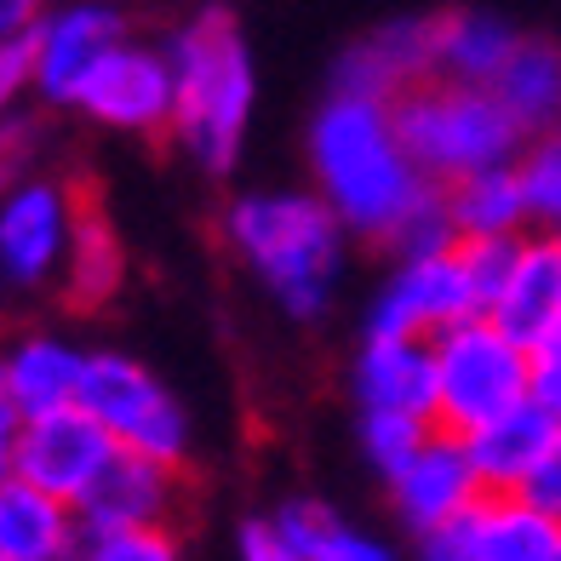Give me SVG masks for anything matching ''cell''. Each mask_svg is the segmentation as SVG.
<instances>
[{
    "label": "cell",
    "instance_id": "6da1fadb",
    "mask_svg": "<svg viewBox=\"0 0 561 561\" xmlns=\"http://www.w3.org/2000/svg\"><path fill=\"white\" fill-rule=\"evenodd\" d=\"M310 178L316 195L333 207V218L355 241H385V247L436 195V184L401 149L390 104L344 92H327V104L310 121Z\"/></svg>",
    "mask_w": 561,
    "mask_h": 561
},
{
    "label": "cell",
    "instance_id": "7a4b0ae2",
    "mask_svg": "<svg viewBox=\"0 0 561 561\" xmlns=\"http://www.w3.org/2000/svg\"><path fill=\"white\" fill-rule=\"evenodd\" d=\"M224 247L293 321L333 310L350 264V229L316 190H247L224 207Z\"/></svg>",
    "mask_w": 561,
    "mask_h": 561
},
{
    "label": "cell",
    "instance_id": "3957f363",
    "mask_svg": "<svg viewBox=\"0 0 561 561\" xmlns=\"http://www.w3.org/2000/svg\"><path fill=\"white\" fill-rule=\"evenodd\" d=\"M172 64V144L201 172H236L252 110H259V64L236 12L207 7L161 41Z\"/></svg>",
    "mask_w": 561,
    "mask_h": 561
},
{
    "label": "cell",
    "instance_id": "277c9868",
    "mask_svg": "<svg viewBox=\"0 0 561 561\" xmlns=\"http://www.w3.org/2000/svg\"><path fill=\"white\" fill-rule=\"evenodd\" d=\"M390 115H396L401 149L413 156V167L436 190L458 184V178H470V172L516 167L522 149H527V133L499 110V98L481 92V87L430 81L419 92H407Z\"/></svg>",
    "mask_w": 561,
    "mask_h": 561
},
{
    "label": "cell",
    "instance_id": "5b68a950",
    "mask_svg": "<svg viewBox=\"0 0 561 561\" xmlns=\"http://www.w3.org/2000/svg\"><path fill=\"white\" fill-rule=\"evenodd\" d=\"M430 355H436V430L458 442L533 401V355L488 316L430 339Z\"/></svg>",
    "mask_w": 561,
    "mask_h": 561
},
{
    "label": "cell",
    "instance_id": "8992f818",
    "mask_svg": "<svg viewBox=\"0 0 561 561\" xmlns=\"http://www.w3.org/2000/svg\"><path fill=\"white\" fill-rule=\"evenodd\" d=\"M81 413L115 442V453H138L156 465L184 470L195 430L190 407L178 401L156 367H144L126 350H87V378H81Z\"/></svg>",
    "mask_w": 561,
    "mask_h": 561
},
{
    "label": "cell",
    "instance_id": "52a82bcc",
    "mask_svg": "<svg viewBox=\"0 0 561 561\" xmlns=\"http://www.w3.org/2000/svg\"><path fill=\"white\" fill-rule=\"evenodd\" d=\"M75 218H81V190L53 172L0 190V280L12 293L58 287L75 247Z\"/></svg>",
    "mask_w": 561,
    "mask_h": 561
},
{
    "label": "cell",
    "instance_id": "ba28073f",
    "mask_svg": "<svg viewBox=\"0 0 561 561\" xmlns=\"http://www.w3.org/2000/svg\"><path fill=\"white\" fill-rule=\"evenodd\" d=\"M476 293H470V275L465 259L453 252H436V259H396V270L378 280V293L367 304V339H442L453 327L476 321Z\"/></svg>",
    "mask_w": 561,
    "mask_h": 561
},
{
    "label": "cell",
    "instance_id": "9c48e42d",
    "mask_svg": "<svg viewBox=\"0 0 561 561\" xmlns=\"http://www.w3.org/2000/svg\"><path fill=\"white\" fill-rule=\"evenodd\" d=\"M126 41V18L115 7H98V0H81V7H46L30 30V69H35V98L46 104L75 110L81 87L98 75L115 46Z\"/></svg>",
    "mask_w": 561,
    "mask_h": 561
},
{
    "label": "cell",
    "instance_id": "30bf717a",
    "mask_svg": "<svg viewBox=\"0 0 561 561\" xmlns=\"http://www.w3.org/2000/svg\"><path fill=\"white\" fill-rule=\"evenodd\" d=\"M75 110H81L87 121H98V126H110V133H138V138L172 133V64H167V46L126 35L115 53L98 64L92 81L81 87Z\"/></svg>",
    "mask_w": 561,
    "mask_h": 561
},
{
    "label": "cell",
    "instance_id": "8fae6325",
    "mask_svg": "<svg viewBox=\"0 0 561 561\" xmlns=\"http://www.w3.org/2000/svg\"><path fill=\"white\" fill-rule=\"evenodd\" d=\"M430 81H436V18H385L355 35L333 64V92L390 110Z\"/></svg>",
    "mask_w": 561,
    "mask_h": 561
},
{
    "label": "cell",
    "instance_id": "7c38bea8",
    "mask_svg": "<svg viewBox=\"0 0 561 561\" xmlns=\"http://www.w3.org/2000/svg\"><path fill=\"white\" fill-rule=\"evenodd\" d=\"M115 442L98 430L81 407L53 419H30L18 430V447H12V476L30 481V488L53 493L64 504H81V493L98 481V470L110 465Z\"/></svg>",
    "mask_w": 561,
    "mask_h": 561
},
{
    "label": "cell",
    "instance_id": "4fadbf2b",
    "mask_svg": "<svg viewBox=\"0 0 561 561\" xmlns=\"http://www.w3.org/2000/svg\"><path fill=\"white\" fill-rule=\"evenodd\" d=\"M385 493H390V510H396V522L413 533H430V527H442V522H458V516H470V510L488 499L481 493V476L470 465V453L458 436H447V430H436L407 465L385 481Z\"/></svg>",
    "mask_w": 561,
    "mask_h": 561
},
{
    "label": "cell",
    "instance_id": "5bb4252c",
    "mask_svg": "<svg viewBox=\"0 0 561 561\" xmlns=\"http://www.w3.org/2000/svg\"><path fill=\"white\" fill-rule=\"evenodd\" d=\"M184 504V470L156 465L138 453H110V465L81 493L75 516L81 533H121V527H172Z\"/></svg>",
    "mask_w": 561,
    "mask_h": 561
},
{
    "label": "cell",
    "instance_id": "9a60e30c",
    "mask_svg": "<svg viewBox=\"0 0 561 561\" xmlns=\"http://www.w3.org/2000/svg\"><path fill=\"white\" fill-rule=\"evenodd\" d=\"M355 413H401L436 424V355L419 339H362L350 362Z\"/></svg>",
    "mask_w": 561,
    "mask_h": 561
},
{
    "label": "cell",
    "instance_id": "2e32d148",
    "mask_svg": "<svg viewBox=\"0 0 561 561\" xmlns=\"http://www.w3.org/2000/svg\"><path fill=\"white\" fill-rule=\"evenodd\" d=\"M81 378H87V350H75L58 333H23L0 350V385L18 419H53L81 407Z\"/></svg>",
    "mask_w": 561,
    "mask_h": 561
},
{
    "label": "cell",
    "instance_id": "e0dca14e",
    "mask_svg": "<svg viewBox=\"0 0 561 561\" xmlns=\"http://www.w3.org/2000/svg\"><path fill=\"white\" fill-rule=\"evenodd\" d=\"M556 419L539 413V407H516V413H504L493 419L488 430H476V436H465V453H470V465L481 476V493L488 499H522L527 488V476L539 470V458L556 447Z\"/></svg>",
    "mask_w": 561,
    "mask_h": 561
},
{
    "label": "cell",
    "instance_id": "ac0fdd59",
    "mask_svg": "<svg viewBox=\"0 0 561 561\" xmlns=\"http://www.w3.org/2000/svg\"><path fill=\"white\" fill-rule=\"evenodd\" d=\"M488 321L499 327V333L516 339L522 350H533L561 321V247H556V236H539V229H533V236L522 241L516 270H510Z\"/></svg>",
    "mask_w": 561,
    "mask_h": 561
},
{
    "label": "cell",
    "instance_id": "d6986e66",
    "mask_svg": "<svg viewBox=\"0 0 561 561\" xmlns=\"http://www.w3.org/2000/svg\"><path fill=\"white\" fill-rule=\"evenodd\" d=\"M75 550H81L75 504L18 476L0 481V561H75Z\"/></svg>",
    "mask_w": 561,
    "mask_h": 561
},
{
    "label": "cell",
    "instance_id": "ffe728a7",
    "mask_svg": "<svg viewBox=\"0 0 561 561\" xmlns=\"http://www.w3.org/2000/svg\"><path fill=\"white\" fill-rule=\"evenodd\" d=\"M516 46H522V30L504 12H488V7L442 12L436 18V81L488 92Z\"/></svg>",
    "mask_w": 561,
    "mask_h": 561
},
{
    "label": "cell",
    "instance_id": "44dd1931",
    "mask_svg": "<svg viewBox=\"0 0 561 561\" xmlns=\"http://www.w3.org/2000/svg\"><path fill=\"white\" fill-rule=\"evenodd\" d=\"M442 201H447L458 247L465 241H522V236H533V213H527L516 167H493V172L458 178V184L442 190Z\"/></svg>",
    "mask_w": 561,
    "mask_h": 561
},
{
    "label": "cell",
    "instance_id": "7402d4cb",
    "mask_svg": "<svg viewBox=\"0 0 561 561\" xmlns=\"http://www.w3.org/2000/svg\"><path fill=\"white\" fill-rule=\"evenodd\" d=\"M270 522L298 561H401L390 539L355 527L344 510H333L327 499H287Z\"/></svg>",
    "mask_w": 561,
    "mask_h": 561
},
{
    "label": "cell",
    "instance_id": "603a6c76",
    "mask_svg": "<svg viewBox=\"0 0 561 561\" xmlns=\"http://www.w3.org/2000/svg\"><path fill=\"white\" fill-rule=\"evenodd\" d=\"M499 98V110L522 126L527 138L550 133L561 121V41L550 35H522V46L499 69V81L488 87Z\"/></svg>",
    "mask_w": 561,
    "mask_h": 561
},
{
    "label": "cell",
    "instance_id": "cb8c5ba5",
    "mask_svg": "<svg viewBox=\"0 0 561 561\" xmlns=\"http://www.w3.org/2000/svg\"><path fill=\"white\" fill-rule=\"evenodd\" d=\"M126 280V252L110 213L98 207L92 195H81V218H75V247H69V264H64V298L75 310H104V304L121 293Z\"/></svg>",
    "mask_w": 561,
    "mask_h": 561
},
{
    "label": "cell",
    "instance_id": "d4e9b609",
    "mask_svg": "<svg viewBox=\"0 0 561 561\" xmlns=\"http://www.w3.org/2000/svg\"><path fill=\"white\" fill-rule=\"evenodd\" d=\"M561 527L539 516L527 499H481L476 504V561H556Z\"/></svg>",
    "mask_w": 561,
    "mask_h": 561
},
{
    "label": "cell",
    "instance_id": "484cf974",
    "mask_svg": "<svg viewBox=\"0 0 561 561\" xmlns=\"http://www.w3.org/2000/svg\"><path fill=\"white\" fill-rule=\"evenodd\" d=\"M516 178H522L533 229H539V236H556L561 229V121L550 126V133L527 138L522 161H516Z\"/></svg>",
    "mask_w": 561,
    "mask_h": 561
},
{
    "label": "cell",
    "instance_id": "4316f807",
    "mask_svg": "<svg viewBox=\"0 0 561 561\" xmlns=\"http://www.w3.org/2000/svg\"><path fill=\"white\" fill-rule=\"evenodd\" d=\"M430 436H436V424L424 419H401V413H355V442H362V458L373 465V476H396L407 458H413Z\"/></svg>",
    "mask_w": 561,
    "mask_h": 561
},
{
    "label": "cell",
    "instance_id": "83f0119b",
    "mask_svg": "<svg viewBox=\"0 0 561 561\" xmlns=\"http://www.w3.org/2000/svg\"><path fill=\"white\" fill-rule=\"evenodd\" d=\"M75 561H184L172 527H121V533H81Z\"/></svg>",
    "mask_w": 561,
    "mask_h": 561
},
{
    "label": "cell",
    "instance_id": "f1b7e54d",
    "mask_svg": "<svg viewBox=\"0 0 561 561\" xmlns=\"http://www.w3.org/2000/svg\"><path fill=\"white\" fill-rule=\"evenodd\" d=\"M41 156H46V121L35 110H12L0 121V190L41 178Z\"/></svg>",
    "mask_w": 561,
    "mask_h": 561
},
{
    "label": "cell",
    "instance_id": "f546056e",
    "mask_svg": "<svg viewBox=\"0 0 561 561\" xmlns=\"http://www.w3.org/2000/svg\"><path fill=\"white\" fill-rule=\"evenodd\" d=\"M527 241V236H522ZM522 241H465L458 247V259H465V275H470V293H476V310L493 316V304L504 293L510 270H516V252Z\"/></svg>",
    "mask_w": 561,
    "mask_h": 561
},
{
    "label": "cell",
    "instance_id": "4dcf8cb0",
    "mask_svg": "<svg viewBox=\"0 0 561 561\" xmlns=\"http://www.w3.org/2000/svg\"><path fill=\"white\" fill-rule=\"evenodd\" d=\"M527 355H533V407H539V413H550L556 430H561V321H556Z\"/></svg>",
    "mask_w": 561,
    "mask_h": 561
},
{
    "label": "cell",
    "instance_id": "1f68e13d",
    "mask_svg": "<svg viewBox=\"0 0 561 561\" xmlns=\"http://www.w3.org/2000/svg\"><path fill=\"white\" fill-rule=\"evenodd\" d=\"M413 561H476V510L413 539Z\"/></svg>",
    "mask_w": 561,
    "mask_h": 561
},
{
    "label": "cell",
    "instance_id": "d6a6232c",
    "mask_svg": "<svg viewBox=\"0 0 561 561\" xmlns=\"http://www.w3.org/2000/svg\"><path fill=\"white\" fill-rule=\"evenodd\" d=\"M23 92H35V69H30V41H7L0 46V121L23 110Z\"/></svg>",
    "mask_w": 561,
    "mask_h": 561
},
{
    "label": "cell",
    "instance_id": "836d02e7",
    "mask_svg": "<svg viewBox=\"0 0 561 561\" xmlns=\"http://www.w3.org/2000/svg\"><path fill=\"white\" fill-rule=\"evenodd\" d=\"M522 499H527L533 510H539V516H550V522L561 527V436H556V447L539 458V470L527 476Z\"/></svg>",
    "mask_w": 561,
    "mask_h": 561
},
{
    "label": "cell",
    "instance_id": "e575fe53",
    "mask_svg": "<svg viewBox=\"0 0 561 561\" xmlns=\"http://www.w3.org/2000/svg\"><path fill=\"white\" fill-rule=\"evenodd\" d=\"M236 561H298V556L287 550V539L275 533L270 516H252V522H241V533H236Z\"/></svg>",
    "mask_w": 561,
    "mask_h": 561
},
{
    "label": "cell",
    "instance_id": "d590c367",
    "mask_svg": "<svg viewBox=\"0 0 561 561\" xmlns=\"http://www.w3.org/2000/svg\"><path fill=\"white\" fill-rule=\"evenodd\" d=\"M18 430H23V419H18V407L7 401V385H0V481H12V447H18Z\"/></svg>",
    "mask_w": 561,
    "mask_h": 561
},
{
    "label": "cell",
    "instance_id": "8d00e7d4",
    "mask_svg": "<svg viewBox=\"0 0 561 561\" xmlns=\"http://www.w3.org/2000/svg\"><path fill=\"white\" fill-rule=\"evenodd\" d=\"M556 247H561V229H556Z\"/></svg>",
    "mask_w": 561,
    "mask_h": 561
},
{
    "label": "cell",
    "instance_id": "74e56055",
    "mask_svg": "<svg viewBox=\"0 0 561 561\" xmlns=\"http://www.w3.org/2000/svg\"><path fill=\"white\" fill-rule=\"evenodd\" d=\"M556 561H561V545H556Z\"/></svg>",
    "mask_w": 561,
    "mask_h": 561
}]
</instances>
